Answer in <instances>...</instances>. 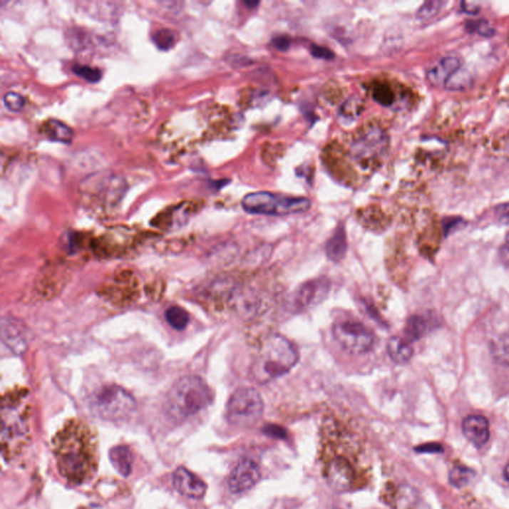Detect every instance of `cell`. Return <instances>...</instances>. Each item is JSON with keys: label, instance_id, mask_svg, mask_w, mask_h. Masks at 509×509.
Masks as SVG:
<instances>
[{"label": "cell", "instance_id": "obj_1", "mask_svg": "<svg viewBox=\"0 0 509 509\" xmlns=\"http://www.w3.org/2000/svg\"><path fill=\"white\" fill-rule=\"evenodd\" d=\"M53 448L58 470L70 483L82 485L97 473V438L81 421L65 425L53 438Z\"/></svg>", "mask_w": 509, "mask_h": 509}, {"label": "cell", "instance_id": "obj_2", "mask_svg": "<svg viewBox=\"0 0 509 509\" xmlns=\"http://www.w3.org/2000/svg\"><path fill=\"white\" fill-rule=\"evenodd\" d=\"M294 345L282 335L274 334L264 341L251 368L252 378L259 384H266L288 374L299 362Z\"/></svg>", "mask_w": 509, "mask_h": 509}, {"label": "cell", "instance_id": "obj_3", "mask_svg": "<svg viewBox=\"0 0 509 509\" xmlns=\"http://www.w3.org/2000/svg\"><path fill=\"white\" fill-rule=\"evenodd\" d=\"M212 392L198 376L181 378L171 387L165 400V410L175 420H184L205 409L212 402Z\"/></svg>", "mask_w": 509, "mask_h": 509}, {"label": "cell", "instance_id": "obj_4", "mask_svg": "<svg viewBox=\"0 0 509 509\" xmlns=\"http://www.w3.org/2000/svg\"><path fill=\"white\" fill-rule=\"evenodd\" d=\"M92 414L110 422L128 419L135 409L132 395L118 385H105L96 390L89 398Z\"/></svg>", "mask_w": 509, "mask_h": 509}, {"label": "cell", "instance_id": "obj_5", "mask_svg": "<svg viewBox=\"0 0 509 509\" xmlns=\"http://www.w3.org/2000/svg\"><path fill=\"white\" fill-rule=\"evenodd\" d=\"M387 133L378 125L362 128L350 145L349 155L356 165L364 170L377 168L389 148Z\"/></svg>", "mask_w": 509, "mask_h": 509}, {"label": "cell", "instance_id": "obj_6", "mask_svg": "<svg viewBox=\"0 0 509 509\" xmlns=\"http://www.w3.org/2000/svg\"><path fill=\"white\" fill-rule=\"evenodd\" d=\"M311 205V200L307 198L284 197L269 192L250 193L242 201V206L246 212L269 216L307 212Z\"/></svg>", "mask_w": 509, "mask_h": 509}, {"label": "cell", "instance_id": "obj_7", "mask_svg": "<svg viewBox=\"0 0 509 509\" xmlns=\"http://www.w3.org/2000/svg\"><path fill=\"white\" fill-rule=\"evenodd\" d=\"M264 401L254 388L242 387L232 394L227 404V420L240 429H249L261 419Z\"/></svg>", "mask_w": 509, "mask_h": 509}, {"label": "cell", "instance_id": "obj_8", "mask_svg": "<svg viewBox=\"0 0 509 509\" xmlns=\"http://www.w3.org/2000/svg\"><path fill=\"white\" fill-rule=\"evenodd\" d=\"M332 335L342 349L350 354H364L371 350L375 336L371 330L355 319L335 322Z\"/></svg>", "mask_w": 509, "mask_h": 509}, {"label": "cell", "instance_id": "obj_9", "mask_svg": "<svg viewBox=\"0 0 509 509\" xmlns=\"http://www.w3.org/2000/svg\"><path fill=\"white\" fill-rule=\"evenodd\" d=\"M330 287L331 284L329 279L324 277L311 279L301 284L292 294V309L299 312L321 304L329 296Z\"/></svg>", "mask_w": 509, "mask_h": 509}, {"label": "cell", "instance_id": "obj_10", "mask_svg": "<svg viewBox=\"0 0 509 509\" xmlns=\"http://www.w3.org/2000/svg\"><path fill=\"white\" fill-rule=\"evenodd\" d=\"M261 478L258 463L249 458L238 463L229 476L228 486L232 493H242L251 490Z\"/></svg>", "mask_w": 509, "mask_h": 509}, {"label": "cell", "instance_id": "obj_11", "mask_svg": "<svg viewBox=\"0 0 509 509\" xmlns=\"http://www.w3.org/2000/svg\"><path fill=\"white\" fill-rule=\"evenodd\" d=\"M173 485L181 495L192 500H200L207 490V485L200 478L183 467L173 473Z\"/></svg>", "mask_w": 509, "mask_h": 509}, {"label": "cell", "instance_id": "obj_12", "mask_svg": "<svg viewBox=\"0 0 509 509\" xmlns=\"http://www.w3.org/2000/svg\"><path fill=\"white\" fill-rule=\"evenodd\" d=\"M327 480L332 490L336 493H345L351 488L354 483V470L345 458H334L327 468Z\"/></svg>", "mask_w": 509, "mask_h": 509}, {"label": "cell", "instance_id": "obj_13", "mask_svg": "<svg viewBox=\"0 0 509 509\" xmlns=\"http://www.w3.org/2000/svg\"><path fill=\"white\" fill-rule=\"evenodd\" d=\"M463 433L475 447H483L490 438V423L481 415H471L463 421Z\"/></svg>", "mask_w": 509, "mask_h": 509}, {"label": "cell", "instance_id": "obj_14", "mask_svg": "<svg viewBox=\"0 0 509 509\" xmlns=\"http://www.w3.org/2000/svg\"><path fill=\"white\" fill-rule=\"evenodd\" d=\"M1 337L4 344L14 354H24L27 349L26 335L24 327L14 319L9 317L2 319Z\"/></svg>", "mask_w": 509, "mask_h": 509}, {"label": "cell", "instance_id": "obj_15", "mask_svg": "<svg viewBox=\"0 0 509 509\" xmlns=\"http://www.w3.org/2000/svg\"><path fill=\"white\" fill-rule=\"evenodd\" d=\"M461 61L457 57H445L428 72V81L433 86H446L451 78L460 70Z\"/></svg>", "mask_w": 509, "mask_h": 509}, {"label": "cell", "instance_id": "obj_16", "mask_svg": "<svg viewBox=\"0 0 509 509\" xmlns=\"http://www.w3.org/2000/svg\"><path fill=\"white\" fill-rule=\"evenodd\" d=\"M110 460L113 468L123 478L133 472V455L127 446H115L110 451Z\"/></svg>", "mask_w": 509, "mask_h": 509}, {"label": "cell", "instance_id": "obj_17", "mask_svg": "<svg viewBox=\"0 0 509 509\" xmlns=\"http://www.w3.org/2000/svg\"><path fill=\"white\" fill-rule=\"evenodd\" d=\"M347 252V239L344 228L337 227L336 230L327 241L326 253L327 258L334 263H339L344 259Z\"/></svg>", "mask_w": 509, "mask_h": 509}, {"label": "cell", "instance_id": "obj_18", "mask_svg": "<svg viewBox=\"0 0 509 509\" xmlns=\"http://www.w3.org/2000/svg\"><path fill=\"white\" fill-rule=\"evenodd\" d=\"M387 352L392 361L398 364H407L414 354L410 342L399 336L391 337L389 339L387 344Z\"/></svg>", "mask_w": 509, "mask_h": 509}, {"label": "cell", "instance_id": "obj_19", "mask_svg": "<svg viewBox=\"0 0 509 509\" xmlns=\"http://www.w3.org/2000/svg\"><path fill=\"white\" fill-rule=\"evenodd\" d=\"M43 128H44L46 137L52 142L65 143V145H69V143H72L74 133H73L71 128L68 127L66 123L61 122V120H54V118L48 120L44 123Z\"/></svg>", "mask_w": 509, "mask_h": 509}, {"label": "cell", "instance_id": "obj_20", "mask_svg": "<svg viewBox=\"0 0 509 509\" xmlns=\"http://www.w3.org/2000/svg\"><path fill=\"white\" fill-rule=\"evenodd\" d=\"M365 102L359 96H351L340 106L339 115L345 122H354L364 113Z\"/></svg>", "mask_w": 509, "mask_h": 509}, {"label": "cell", "instance_id": "obj_21", "mask_svg": "<svg viewBox=\"0 0 509 509\" xmlns=\"http://www.w3.org/2000/svg\"><path fill=\"white\" fill-rule=\"evenodd\" d=\"M428 329L427 321L424 317L421 316H412L409 317L407 322H406L404 334V339L407 341L411 342L417 341L422 339L426 334Z\"/></svg>", "mask_w": 509, "mask_h": 509}, {"label": "cell", "instance_id": "obj_22", "mask_svg": "<svg viewBox=\"0 0 509 509\" xmlns=\"http://www.w3.org/2000/svg\"><path fill=\"white\" fill-rule=\"evenodd\" d=\"M237 299H238L236 304L237 309L241 312L242 316L252 317L257 314L259 307V302L253 292H242Z\"/></svg>", "mask_w": 509, "mask_h": 509}, {"label": "cell", "instance_id": "obj_23", "mask_svg": "<svg viewBox=\"0 0 509 509\" xmlns=\"http://www.w3.org/2000/svg\"><path fill=\"white\" fill-rule=\"evenodd\" d=\"M166 322L176 330H183L189 324L187 312L180 307H171L165 312Z\"/></svg>", "mask_w": 509, "mask_h": 509}, {"label": "cell", "instance_id": "obj_24", "mask_svg": "<svg viewBox=\"0 0 509 509\" xmlns=\"http://www.w3.org/2000/svg\"><path fill=\"white\" fill-rule=\"evenodd\" d=\"M151 40H153V44L158 49L163 50V51H168V50L175 47L176 37L173 30L163 29L153 32L151 34Z\"/></svg>", "mask_w": 509, "mask_h": 509}, {"label": "cell", "instance_id": "obj_25", "mask_svg": "<svg viewBox=\"0 0 509 509\" xmlns=\"http://www.w3.org/2000/svg\"><path fill=\"white\" fill-rule=\"evenodd\" d=\"M473 476H475V473L470 468L457 466V467H453L451 470L448 478H450L451 483L453 485L457 486V488H463V486L470 483Z\"/></svg>", "mask_w": 509, "mask_h": 509}, {"label": "cell", "instance_id": "obj_26", "mask_svg": "<svg viewBox=\"0 0 509 509\" xmlns=\"http://www.w3.org/2000/svg\"><path fill=\"white\" fill-rule=\"evenodd\" d=\"M372 98L378 104L389 107L394 103V92L386 84H378L372 89Z\"/></svg>", "mask_w": 509, "mask_h": 509}, {"label": "cell", "instance_id": "obj_27", "mask_svg": "<svg viewBox=\"0 0 509 509\" xmlns=\"http://www.w3.org/2000/svg\"><path fill=\"white\" fill-rule=\"evenodd\" d=\"M72 72L89 83H98L103 77L102 71L100 69L88 66V65L75 64L72 67Z\"/></svg>", "mask_w": 509, "mask_h": 509}, {"label": "cell", "instance_id": "obj_28", "mask_svg": "<svg viewBox=\"0 0 509 509\" xmlns=\"http://www.w3.org/2000/svg\"><path fill=\"white\" fill-rule=\"evenodd\" d=\"M466 29L470 34H478L483 37H493L495 34V30L486 20H473L468 21L466 24Z\"/></svg>", "mask_w": 509, "mask_h": 509}, {"label": "cell", "instance_id": "obj_29", "mask_svg": "<svg viewBox=\"0 0 509 509\" xmlns=\"http://www.w3.org/2000/svg\"><path fill=\"white\" fill-rule=\"evenodd\" d=\"M443 5V1H437V0L426 1L425 4L420 7L419 10H418L417 19L422 20V21L433 19V17H435L436 15L441 11Z\"/></svg>", "mask_w": 509, "mask_h": 509}, {"label": "cell", "instance_id": "obj_30", "mask_svg": "<svg viewBox=\"0 0 509 509\" xmlns=\"http://www.w3.org/2000/svg\"><path fill=\"white\" fill-rule=\"evenodd\" d=\"M493 349V359L498 364L503 366H509V342L505 339H500V341L493 344L491 346Z\"/></svg>", "mask_w": 509, "mask_h": 509}, {"label": "cell", "instance_id": "obj_31", "mask_svg": "<svg viewBox=\"0 0 509 509\" xmlns=\"http://www.w3.org/2000/svg\"><path fill=\"white\" fill-rule=\"evenodd\" d=\"M4 104L10 112L19 113L24 110L25 100L19 93L9 92L4 95Z\"/></svg>", "mask_w": 509, "mask_h": 509}, {"label": "cell", "instance_id": "obj_32", "mask_svg": "<svg viewBox=\"0 0 509 509\" xmlns=\"http://www.w3.org/2000/svg\"><path fill=\"white\" fill-rule=\"evenodd\" d=\"M311 54L314 58L322 60H331L334 58V53L329 48L319 46V45H312Z\"/></svg>", "mask_w": 509, "mask_h": 509}, {"label": "cell", "instance_id": "obj_33", "mask_svg": "<svg viewBox=\"0 0 509 509\" xmlns=\"http://www.w3.org/2000/svg\"><path fill=\"white\" fill-rule=\"evenodd\" d=\"M263 432L264 434L276 438H284L287 436L286 430L277 425L264 426Z\"/></svg>", "mask_w": 509, "mask_h": 509}, {"label": "cell", "instance_id": "obj_34", "mask_svg": "<svg viewBox=\"0 0 509 509\" xmlns=\"http://www.w3.org/2000/svg\"><path fill=\"white\" fill-rule=\"evenodd\" d=\"M273 45L276 47V49L281 50V51H287L291 46V41H289V37L284 36V35H279V36L274 38Z\"/></svg>", "mask_w": 509, "mask_h": 509}, {"label": "cell", "instance_id": "obj_35", "mask_svg": "<svg viewBox=\"0 0 509 509\" xmlns=\"http://www.w3.org/2000/svg\"><path fill=\"white\" fill-rule=\"evenodd\" d=\"M480 5L475 4V2H461V10L465 14L470 15H475L480 12Z\"/></svg>", "mask_w": 509, "mask_h": 509}, {"label": "cell", "instance_id": "obj_36", "mask_svg": "<svg viewBox=\"0 0 509 509\" xmlns=\"http://www.w3.org/2000/svg\"><path fill=\"white\" fill-rule=\"evenodd\" d=\"M500 259L501 262L509 267V233L506 236L505 243L500 248Z\"/></svg>", "mask_w": 509, "mask_h": 509}, {"label": "cell", "instance_id": "obj_37", "mask_svg": "<svg viewBox=\"0 0 509 509\" xmlns=\"http://www.w3.org/2000/svg\"><path fill=\"white\" fill-rule=\"evenodd\" d=\"M416 451L420 453H440L442 452L443 448L438 443H430V445L421 446L416 448Z\"/></svg>", "mask_w": 509, "mask_h": 509}, {"label": "cell", "instance_id": "obj_38", "mask_svg": "<svg viewBox=\"0 0 509 509\" xmlns=\"http://www.w3.org/2000/svg\"><path fill=\"white\" fill-rule=\"evenodd\" d=\"M245 5L248 9H254V7L258 6V1H245Z\"/></svg>", "mask_w": 509, "mask_h": 509}, {"label": "cell", "instance_id": "obj_39", "mask_svg": "<svg viewBox=\"0 0 509 509\" xmlns=\"http://www.w3.org/2000/svg\"><path fill=\"white\" fill-rule=\"evenodd\" d=\"M503 475H505V480H508L509 483V463L508 466H506L505 468V472H503Z\"/></svg>", "mask_w": 509, "mask_h": 509}]
</instances>
